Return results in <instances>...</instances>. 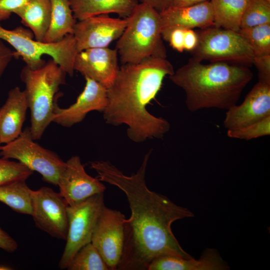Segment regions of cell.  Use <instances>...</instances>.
<instances>
[{
  "instance_id": "obj_1",
  "label": "cell",
  "mask_w": 270,
  "mask_h": 270,
  "mask_svg": "<svg viewBox=\"0 0 270 270\" xmlns=\"http://www.w3.org/2000/svg\"><path fill=\"white\" fill-rule=\"evenodd\" d=\"M152 152H148L138 171L130 176L124 174L108 160L90 162L100 181L124 193L130 210V216L124 222V248L117 270H148L152 260L163 256L193 258L180 244L172 224L194 217V213L146 186L145 174Z\"/></svg>"
},
{
  "instance_id": "obj_2",
  "label": "cell",
  "mask_w": 270,
  "mask_h": 270,
  "mask_svg": "<svg viewBox=\"0 0 270 270\" xmlns=\"http://www.w3.org/2000/svg\"><path fill=\"white\" fill-rule=\"evenodd\" d=\"M174 72L172 64L164 58L122 64L107 88V105L102 112L105 122L114 126L126 124L128 138L136 143L163 138L170 130V123L152 114L146 107L160 90L164 78Z\"/></svg>"
},
{
  "instance_id": "obj_3",
  "label": "cell",
  "mask_w": 270,
  "mask_h": 270,
  "mask_svg": "<svg viewBox=\"0 0 270 270\" xmlns=\"http://www.w3.org/2000/svg\"><path fill=\"white\" fill-rule=\"evenodd\" d=\"M252 77L246 66L224 62L204 64L192 58L168 76L184 92L186 106L191 112L229 109L236 104Z\"/></svg>"
},
{
  "instance_id": "obj_4",
  "label": "cell",
  "mask_w": 270,
  "mask_h": 270,
  "mask_svg": "<svg viewBox=\"0 0 270 270\" xmlns=\"http://www.w3.org/2000/svg\"><path fill=\"white\" fill-rule=\"evenodd\" d=\"M126 18L127 25L116 44L121 62L136 64L149 58H166L160 13L140 2Z\"/></svg>"
},
{
  "instance_id": "obj_5",
  "label": "cell",
  "mask_w": 270,
  "mask_h": 270,
  "mask_svg": "<svg viewBox=\"0 0 270 270\" xmlns=\"http://www.w3.org/2000/svg\"><path fill=\"white\" fill-rule=\"evenodd\" d=\"M66 74L52 59L42 67L32 70L25 66L20 76L30 112V130L34 140H40L52 122L56 96L66 82Z\"/></svg>"
},
{
  "instance_id": "obj_6",
  "label": "cell",
  "mask_w": 270,
  "mask_h": 270,
  "mask_svg": "<svg viewBox=\"0 0 270 270\" xmlns=\"http://www.w3.org/2000/svg\"><path fill=\"white\" fill-rule=\"evenodd\" d=\"M0 38L10 44L14 49L16 56H20L31 69L44 66L46 62L42 57L48 55L66 74H74V61L78 51L73 34H68L58 42L48 43L36 40L28 28L18 26L8 30L0 24Z\"/></svg>"
},
{
  "instance_id": "obj_7",
  "label": "cell",
  "mask_w": 270,
  "mask_h": 270,
  "mask_svg": "<svg viewBox=\"0 0 270 270\" xmlns=\"http://www.w3.org/2000/svg\"><path fill=\"white\" fill-rule=\"evenodd\" d=\"M198 40L190 52L192 58L202 62H224L248 66L254 56L249 45L238 32L212 26L196 32Z\"/></svg>"
},
{
  "instance_id": "obj_8",
  "label": "cell",
  "mask_w": 270,
  "mask_h": 270,
  "mask_svg": "<svg viewBox=\"0 0 270 270\" xmlns=\"http://www.w3.org/2000/svg\"><path fill=\"white\" fill-rule=\"evenodd\" d=\"M34 140L30 128H26L16 138L1 146L0 154L4 158L18 160L33 172H38L45 182L57 186L66 162L55 152Z\"/></svg>"
},
{
  "instance_id": "obj_9",
  "label": "cell",
  "mask_w": 270,
  "mask_h": 270,
  "mask_svg": "<svg viewBox=\"0 0 270 270\" xmlns=\"http://www.w3.org/2000/svg\"><path fill=\"white\" fill-rule=\"evenodd\" d=\"M104 205L103 192L76 205L68 206V230L66 244L58 263L60 269H66L78 251L91 242L97 220Z\"/></svg>"
},
{
  "instance_id": "obj_10",
  "label": "cell",
  "mask_w": 270,
  "mask_h": 270,
  "mask_svg": "<svg viewBox=\"0 0 270 270\" xmlns=\"http://www.w3.org/2000/svg\"><path fill=\"white\" fill-rule=\"evenodd\" d=\"M32 216L36 226L50 236L66 240L68 204L60 192L42 186L32 190Z\"/></svg>"
},
{
  "instance_id": "obj_11",
  "label": "cell",
  "mask_w": 270,
  "mask_h": 270,
  "mask_svg": "<svg viewBox=\"0 0 270 270\" xmlns=\"http://www.w3.org/2000/svg\"><path fill=\"white\" fill-rule=\"evenodd\" d=\"M124 215L120 211L103 206L91 240L110 270H116L124 244Z\"/></svg>"
},
{
  "instance_id": "obj_12",
  "label": "cell",
  "mask_w": 270,
  "mask_h": 270,
  "mask_svg": "<svg viewBox=\"0 0 270 270\" xmlns=\"http://www.w3.org/2000/svg\"><path fill=\"white\" fill-rule=\"evenodd\" d=\"M127 24L126 18H113L107 14L78 20L75 24L73 32L78 51L108 47L120 38Z\"/></svg>"
},
{
  "instance_id": "obj_13",
  "label": "cell",
  "mask_w": 270,
  "mask_h": 270,
  "mask_svg": "<svg viewBox=\"0 0 270 270\" xmlns=\"http://www.w3.org/2000/svg\"><path fill=\"white\" fill-rule=\"evenodd\" d=\"M57 186L60 193L70 206L103 193L106 189L97 177H92L86 173L78 156H72L66 162Z\"/></svg>"
},
{
  "instance_id": "obj_14",
  "label": "cell",
  "mask_w": 270,
  "mask_h": 270,
  "mask_svg": "<svg viewBox=\"0 0 270 270\" xmlns=\"http://www.w3.org/2000/svg\"><path fill=\"white\" fill-rule=\"evenodd\" d=\"M224 126L228 130L242 128L270 116V84L259 81L240 105L226 110Z\"/></svg>"
},
{
  "instance_id": "obj_15",
  "label": "cell",
  "mask_w": 270,
  "mask_h": 270,
  "mask_svg": "<svg viewBox=\"0 0 270 270\" xmlns=\"http://www.w3.org/2000/svg\"><path fill=\"white\" fill-rule=\"evenodd\" d=\"M85 80L84 88L74 103L66 108H62L56 103L53 122L70 128L82 122L92 111H104L107 105V88L93 80L88 78Z\"/></svg>"
},
{
  "instance_id": "obj_16",
  "label": "cell",
  "mask_w": 270,
  "mask_h": 270,
  "mask_svg": "<svg viewBox=\"0 0 270 270\" xmlns=\"http://www.w3.org/2000/svg\"><path fill=\"white\" fill-rule=\"evenodd\" d=\"M118 54L116 48L108 47L82 50L76 56L74 70L108 88L114 81L120 68Z\"/></svg>"
},
{
  "instance_id": "obj_17",
  "label": "cell",
  "mask_w": 270,
  "mask_h": 270,
  "mask_svg": "<svg viewBox=\"0 0 270 270\" xmlns=\"http://www.w3.org/2000/svg\"><path fill=\"white\" fill-rule=\"evenodd\" d=\"M162 38L167 41L175 28L203 29L214 26V16L210 0L183 7H170L160 13Z\"/></svg>"
},
{
  "instance_id": "obj_18",
  "label": "cell",
  "mask_w": 270,
  "mask_h": 270,
  "mask_svg": "<svg viewBox=\"0 0 270 270\" xmlns=\"http://www.w3.org/2000/svg\"><path fill=\"white\" fill-rule=\"evenodd\" d=\"M28 108L24 90L18 86L12 88L7 99L0 108V142L8 144L16 138L22 128Z\"/></svg>"
},
{
  "instance_id": "obj_19",
  "label": "cell",
  "mask_w": 270,
  "mask_h": 270,
  "mask_svg": "<svg viewBox=\"0 0 270 270\" xmlns=\"http://www.w3.org/2000/svg\"><path fill=\"white\" fill-rule=\"evenodd\" d=\"M228 264L216 249L207 248L200 258H184L174 256H163L152 260L148 270H226Z\"/></svg>"
},
{
  "instance_id": "obj_20",
  "label": "cell",
  "mask_w": 270,
  "mask_h": 270,
  "mask_svg": "<svg viewBox=\"0 0 270 270\" xmlns=\"http://www.w3.org/2000/svg\"><path fill=\"white\" fill-rule=\"evenodd\" d=\"M73 14L81 20L90 17L118 14L124 18L128 17L138 4L137 0H68Z\"/></svg>"
},
{
  "instance_id": "obj_21",
  "label": "cell",
  "mask_w": 270,
  "mask_h": 270,
  "mask_svg": "<svg viewBox=\"0 0 270 270\" xmlns=\"http://www.w3.org/2000/svg\"><path fill=\"white\" fill-rule=\"evenodd\" d=\"M14 14L18 16L22 23L32 32L36 40L44 42L50 24V0H29Z\"/></svg>"
},
{
  "instance_id": "obj_22",
  "label": "cell",
  "mask_w": 270,
  "mask_h": 270,
  "mask_svg": "<svg viewBox=\"0 0 270 270\" xmlns=\"http://www.w3.org/2000/svg\"><path fill=\"white\" fill-rule=\"evenodd\" d=\"M50 0V24L44 42L53 43L62 40L68 34H73L76 22L68 0Z\"/></svg>"
},
{
  "instance_id": "obj_23",
  "label": "cell",
  "mask_w": 270,
  "mask_h": 270,
  "mask_svg": "<svg viewBox=\"0 0 270 270\" xmlns=\"http://www.w3.org/2000/svg\"><path fill=\"white\" fill-rule=\"evenodd\" d=\"M214 16V26L238 32L248 0H210Z\"/></svg>"
},
{
  "instance_id": "obj_24",
  "label": "cell",
  "mask_w": 270,
  "mask_h": 270,
  "mask_svg": "<svg viewBox=\"0 0 270 270\" xmlns=\"http://www.w3.org/2000/svg\"><path fill=\"white\" fill-rule=\"evenodd\" d=\"M32 190L24 180L0 186V202L16 212L31 216Z\"/></svg>"
},
{
  "instance_id": "obj_25",
  "label": "cell",
  "mask_w": 270,
  "mask_h": 270,
  "mask_svg": "<svg viewBox=\"0 0 270 270\" xmlns=\"http://www.w3.org/2000/svg\"><path fill=\"white\" fill-rule=\"evenodd\" d=\"M238 32L249 45L254 56L270 54V24L240 28Z\"/></svg>"
},
{
  "instance_id": "obj_26",
  "label": "cell",
  "mask_w": 270,
  "mask_h": 270,
  "mask_svg": "<svg viewBox=\"0 0 270 270\" xmlns=\"http://www.w3.org/2000/svg\"><path fill=\"white\" fill-rule=\"evenodd\" d=\"M68 270H109L100 253L92 244L80 248L68 264Z\"/></svg>"
},
{
  "instance_id": "obj_27",
  "label": "cell",
  "mask_w": 270,
  "mask_h": 270,
  "mask_svg": "<svg viewBox=\"0 0 270 270\" xmlns=\"http://www.w3.org/2000/svg\"><path fill=\"white\" fill-rule=\"evenodd\" d=\"M268 24H270V3L264 0H248L240 28Z\"/></svg>"
},
{
  "instance_id": "obj_28",
  "label": "cell",
  "mask_w": 270,
  "mask_h": 270,
  "mask_svg": "<svg viewBox=\"0 0 270 270\" xmlns=\"http://www.w3.org/2000/svg\"><path fill=\"white\" fill-rule=\"evenodd\" d=\"M33 172L19 162L0 158V186L18 180H26Z\"/></svg>"
},
{
  "instance_id": "obj_29",
  "label": "cell",
  "mask_w": 270,
  "mask_h": 270,
  "mask_svg": "<svg viewBox=\"0 0 270 270\" xmlns=\"http://www.w3.org/2000/svg\"><path fill=\"white\" fill-rule=\"evenodd\" d=\"M270 134V116L257 122L233 130H228L230 138L250 140Z\"/></svg>"
},
{
  "instance_id": "obj_30",
  "label": "cell",
  "mask_w": 270,
  "mask_h": 270,
  "mask_svg": "<svg viewBox=\"0 0 270 270\" xmlns=\"http://www.w3.org/2000/svg\"><path fill=\"white\" fill-rule=\"evenodd\" d=\"M252 64L258 70V80L270 84V54L254 56Z\"/></svg>"
},
{
  "instance_id": "obj_31",
  "label": "cell",
  "mask_w": 270,
  "mask_h": 270,
  "mask_svg": "<svg viewBox=\"0 0 270 270\" xmlns=\"http://www.w3.org/2000/svg\"><path fill=\"white\" fill-rule=\"evenodd\" d=\"M29 0H0V21L8 19L12 14L24 6Z\"/></svg>"
},
{
  "instance_id": "obj_32",
  "label": "cell",
  "mask_w": 270,
  "mask_h": 270,
  "mask_svg": "<svg viewBox=\"0 0 270 270\" xmlns=\"http://www.w3.org/2000/svg\"><path fill=\"white\" fill-rule=\"evenodd\" d=\"M0 38V78L14 57H16L15 51L6 46Z\"/></svg>"
},
{
  "instance_id": "obj_33",
  "label": "cell",
  "mask_w": 270,
  "mask_h": 270,
  "mask_svg": "<svg viewBox=\"0 0 270 270\" xmlns=\"http://www.w3.org/2000/svg\"><path fill=\"white\" fill-rule=\"evenodd\" d=\"M184 29H174L170 34L167 40L170 46L175 50L182 52L184 50Z\"/></svg>"
},
{
  "instance_id": "obj_34",
  "label": "cell",
  "mask_w": 270,
  "mask_h": 270,
  "mask_svg": "<svg viewBox=\"0 0 270 270\" xmlns=\"http://www.w3.org/2000/svg\"><path fill=\"white\" fill-rule=\"evenodd\" d=\"M18 247L17 242L0 226V249L8 252H15Z\"/></svg>"
},
{
  "instance_id": "obj_35",
  "label": "cell",
  "mask_w": 270,
  "mask_h": 270,
  "mask_svg": "<svg viewBox=\"0 0 270 270\" xmlns=\"http://www.w3.org/2000/svg\"><path fill=\"white\" fill-rule=\"evenodd\" d=\"M198 38L196 32L192 29H185L184 34V50L192 51L196 46Z\"/></svg>"
},
{
  "instance_id": "obj_36",
  "label": "cell",
  "mask_w": 270,
  "mask_h": 270,
  "mask_svg": "<svg viewBox=\"0 0 270 270\" xmlns=\"http://www.w3.org/2000/svg\"><path fill=\"white\" fill-rule=\"evenodd\" d=\"M174 0H140V2L146 4L159 13L162 12L170 7Z\"/></svg>"
},
{
  "instance_id": "obj_37",
  "label": "cell",
  "mask_w": 270,
  "mask_h": 270,
  "mask_svg": "<svg viewBox=\"0 0 270 270\" xmlns=\"http://www.w3.org/2000/svg\"><path fill=\"white\" fill-rule=\"evenodd\" d=\"M210 0H174L170 7H183L196 4Z\"/></svg>"
},
{
  "instance_id": "obj_38",
  "label": "cell",
  "mask_w": 270,
  "mask_h": 270,
  "mask_svg": "<svg viewBox=\"0 0 270 270\" xmlns=\"http://www.w3.org/2000/svg\"><path fill=\"white\" fill-rule=\"evenodd\" d=\"M9 266L4 265H0V270H11Z\"/></svg>"
},
{
  "instance_id": "obj_39",
  "label": "cell",
  "mask_w": 270,
  "mask_h": 270,
  "mask_svg": "<svg viewBox=\"0 0 270 270\" xmlns=\"http://www.w3.org/2000/svg\"><path fill=\"white\" fill-rule=\"evenodd\" d=\"M266 0V1L270 3V0Z\"/></svg>"
},
{
  "instance_id": "obj_40",
  "label": "cell",
  "mask_w": 270,
  "mask_h": 270,
  "mask_svg": "<svg viewBox=\"0 0 270 270\" xmlns=\"http://www.w3.org/2000/svg\"><path fill=\"white\" fill-rule=\"evenodd\" d=\"M0 144H1V143L0 142V148H1Z\"/></svg>"
}]
</instances>
